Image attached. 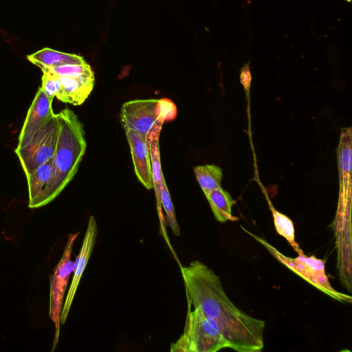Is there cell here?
Wrapping results in <instances>:
<instances>
[{
    "label": "cell",
    "instance_id": "18",
    "mask_svg": "<svg viewBox=\"0 0 352 352\" xmlns=\"http://www.w3.org/2000/svg\"><path fill=\"white\" fill-rule=\"evenodd\" d=\"M268 204L272 213L274 224L277 233L284 237L299 255L304 254L302 250L296 242L294 225L292 219L276 210L269 199Z\"/></svg>",
    "mask_w": 352,
    "mask_h": 352
},
{
    "label": "cell",
    "instance_id": "1",
    "mask_svg": "<svg viewBox=\"0 0 352 352\" xmlns=\"http://www.w3.org/2000/svg\"><path fill=\"white\" fill-rule=\"evenodd\" d=\"M188 305L214 320L238 352H258L264 347L265 322L240 310L226 295L219 277L206 265L194 260L181 266Z\"/></svg>",
    "mask_w": 352,
    "mask_h": 352
},
{
    "label": "cell",
    "instance_id": "5",
    "mask_svg": "<svg viewBox=\"0 0 352 352\" xmlns=\"http://www.w3.org/2000/svg\"><path fill=\"white\" fill-rule=\"evenodd\" d=\"M59 133L57 113L50 117L23 146L16 147L17 155L25 176L54 155Z\"/></svg>",
    "mask_w": 352,
    "mask_h": 352
},
{
    "label": "cell",
    "instance_id": "7",
    "mask_svg": "<svg viewBox=\"0 0 352 352\" xmlns=\"http://www.w3.org/2000/svg\"><path fill=\"white\" fill-rule=\"evenodd\" d=\"M164 100L159 99H138L124 103L120 118L125 130H132L146 138L154 124L163 115Z\"/></svg>",
    "mask_w": 352,
    "mask_h": 352
},
{
    "label": "cell",
    "instance_id": "22",
    "mask_svg": "<svg viewBox=\"0 0 352 352\" xmlns=\"http://www.w3.org/2000/svg\"><path fill=\"white\" fill-rule=\"evenodd\" d=\"M241 82L243 85V87L248 89L250 88V82H251V74L250 72L249 63L245 64L243 67L241 69V75H240Z\"/></svg>",
    "mask_w": 352,
    "mask_h": 352
},
{
    "label": "cell",
    "instance_id": "10",
    "mask_svg": "<svg viewBox=\"0 0 352 352\" xmlns=\"http://www.w3.org/2000/svg\"><path fill=\"white\" fill-rule=\"evenodd\" d=\"M52 101L53 100L50 99L41 87L38 88L27 113L19 136L17 147L24 146L43 124L54 114L52 110Z\"/></svg>",
    "mask_w": 352,
    "mask_h": 352
},
{
    "label": "cell",
    "instance_id": "16",
    "mask_svg": "<svg viewBox=\"0 0 352 352\" xmlns=\"http://www.w3.org/2000/svg\"><path fill=\"white\" fill-rule=\"evenodd\" d=\"M215 219L220 222L235 221L238 217L232 215V206L235 201L230 193L221 187L211 190L205 195Z\"/></svg>",
    "mask_w": 352,
    "mask_h": 352
},
{
    "label": "cell",
    "instance_id": "8",
    "mask_svg": "<svg viewBox=\"0 0 352 352\" xmlns=\"http://www.w3.org/2000/svg\"><path fill=\"white\" fill-rule=\"evenodd\" d=\"M97 234V223L94 217L91 215L88 221L87 228L80 250L76 256V261L74 262L72 280L61 311L60 319V322L61 324L65 323L67 318V315L77 291L82 275L94 249Z\"/></svg>",
    "mask_w": 352,
    "mask_h": 352
},
{
    "label": "cell",
    "instance_id": "17",
    "mask_svg": "<svg viewBox=\"0 0 352 352\" xmlns=\"http://www.w3.org/2000/svg\"><path fill=\"white\" fill-rule=\"evenodd\" d=\"M196 179L204 195L221 187L222 170L215 164L197 166L194 168Z\"/></svg>",
    "mask_w": 352,
    "mask_h": 352
},
{
    "label": "cell",
    "instance_id": "23",
    "mask_svg": "<svg viewBox=\"0 0 352 352\" xmlns=\"http://www.w3.org/2000/svg\"><path fill=\"white\" fill-rule=\"evenodd\" d=\"M345 1H347V2H350L351 1V0H345Z\"/></svg>",
    "mask_w": 352,
    "mask_h": 352
},
{
    "label": "cell",
    "instance_id": "14",
    "mask_svg": "<svg viewBox=\"0 0 352 352\" xmlns=\"http://www.w3.org/2000/svg\"><path fill=\"white\" fill-rule=\"evenodd\" d=\"M62 85L59 100L74 105H80L88 98L94 85V75L80 77L58 76Z\"/></svg>",
    "mask_w": 352,
    "mask_h": 352
},
{
    "label": "cell",
    "instance_id": "6",
    "mask_svg": "<svg viewBox=\"0 0 352 352\" xmlns=\"http://www.w3.org/2000/svg\"><path fill=\"white\" fill-rule=\"evenodd\" d=\"M79 234L78 232L69 234L63 256L50 276L49 316L55 327L52 351H54L58 340L64 294L69 276L74 269V262L71 260V254L74 243Z\"/></svg>",
    "mask_w": 352,
    "mask_h": 352
},
{
    "label": "cell",
    "instance_id": "11",
    "mask_svg": "<svg viewBox=\"0 0 352 352\" xmlns=\"http://www.w3.org/2000/svg\"><path fill=\"white\" fill-rule=\"evenodd\" d=\"M130 147L135 174L148 190L153 188L151 159L146 138L132 130H125Z\"/></svg>",
    "mask_w": 352,
    "mask_h": 352
},
{
    "label": "cell",
    "instance_id": "20",
    "mask_svg": "<svg viewBox=\"0 0 352 352\" xmlns=\"http://www.w3.org/2000/svg\"><path fill=\"white\" fill-rule=\"evenodd\" d=\"M41 70H48L58 76L69 77L94 75L91 66L87 63L85 64H65L52 68H44Z\"/></svg>",
    "mask_w": 352,
    "mask_h": 352
},
{
    "label": "cell",
    "instance_id": "21",
    "mask_svg": "<svg viewBox=\"0 0 352 352\" xmlns=\"http://www.w3.org/2000/svg\"><path fill=\"white\" fill-rule=\"evenodd\" d=\"M42 85L41 88L51 100L56 97L60 100L62 94V85L56 74L48 71H42Z\"/></svg>",
    "mask_w": 352,
    "mask_h": 352
},
{
    "label": "cell",
    "instance_id": "9",
    "mask_svg": "<svg viewBox=\"0 0 352 352\" xmlns=\"http://www.w3.org/2000/svg\"><path fill=\"white\" fill-rule=\"evenodd\" d=\"M351 128L343 129L338 148L340 177L338 208L342 214L350 209L351 195Z\"/></svg>",
    "mask_w": 352,
    "mask_h": 352
},
{
    "label": "cell",
    "instance_id": "13",
    "mask_svg": "<svg viewBox=\"0 0 352 352\" xmlns=\"http://www.w3.org/2000/svg\"><path fill=\"white\" fill-rule=\"evenodd\" d=\"M166 118L167 115L162 116L146 136V142L151 164L153 188L155 189L160 223L161 225H162V227L164 232L165 229L161 210L162 205L160 203V192L162 187L164 176L161 168L159 138L163 123Z\"/></svg>",
    "mask_w": 352,
    "mask_h": 352
},
{
    "label": "cell",
    "instance_id": "19",
    "mask_svg": "<svg viewBox=\"0 0 352 352\" xmlns=\"http://www.w3.org/2000/svg\"><path fill=\"white\" fill-rule=\"evenodd\" d=\"M160 203L166 212L168 225L173 233L176 236H179L180 234V228L177 221L174 206L164 179H163L160 192Z\"/></svg>",
    "mask_w": 352,
    "mask_h": 352
},
{
    "label": "cell",
    "instance_id": "15",
    "mask_svg": "<svg viewBox=\"0 0 352 352\" xmlns=\"http://www.w3.org/2000/svg\"><path fill=\"white\" fill-rule=\"evenodd\" d=\"M27 58L41 69L65 64L87 63L83 57L80 56L61 52L47 47L28 55Z\"/></svg>",
    "mask_w": 352,
    "mask_h": 352
},
{
    "label": "cell",
    "instance_id": "2",
    "mask_svg": "<svg viewBox=\"0 0 352 352\" xmlns=\"http://www.w3.org/2000/svg\"><path fill=\"white\" fill-rule=\"evenodd\" d=\"M59 133L53 160V175L47 203L56 198L72 180L85 153L83 124L77 115L66 108L57 113Z\"/></svg>",
    "mask_w": 352,
    "mask_h": 352
},
{
    "label": "cell",
    "instance_id": "12",
    "mask_svg": "<svg viewBox=\"0 0 352 352\" xmlns=\"http://www.w3.org/2000/svg\"><path fill=\"white\" fill-rule=\"evenodd\" d=\"M52 175L53 160L52 158L40 165L32 173L26 176L29 208H37L48 204L47 195Z\"/></svg>",
    "mask_w": 352,
    "mask_h": 352
},
{
    "label": "cell",
    "instance_id": "3",
    "mask_svg": "<svg viewBox=\"0 0 352 352\" xmlns=\"http://www.w3.org/2000/svg\"><path fill=\"white\" fill-rule=\"evenodd\" d=\"M229 348L230 344L220 328L212 318L205 316L199 309L188 313L183 333L174 343L171 352H216Z\"/></svg>",
    "mask_w": 352,
    "mask_h": 352
},
{
    "label": "cell",
    "instance_id": "4",
    "mask_svg": "<svg viewBox=\"0 0 352 352\" xmlns=\"http://www.w3.org/2000/svg\"><path fill=\"white\" fill-rule=\"evenodd\" d=\"M242 228L244 229L243 228ZM245 231L263 245L278 261L321 292L337 300L351 302V297L350 296L338 292L331 287L326 275L324 261L314 256H307L305 254L299 255L296 258L286 256L261 237L257 236L247 230Z\"/></svg>",
    "mask_w": 352,
    "mask_h": 352
}]
</instances>
